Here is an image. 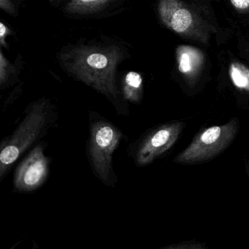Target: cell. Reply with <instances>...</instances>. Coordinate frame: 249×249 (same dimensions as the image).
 Returning a JSON list of instances; mask_svg holds the SVG:
<instances>
[{
    "mask_svg": "<svg viewBox=\"0 0 249 249\" xmlns=\"http://www.w3.org/2000/svg\"><path fill=\"white\" fill-rule=\"evenodd\" d=\"M186 125L183 121L173 120L148 129L129 148L135 164L144 167L164 155L180 138Z\"/></svg>",
    "mask_w": 249,
    "mask_h": 249,
    "instance_id": "obj_5",
    "label": "cell"
},
{
    "mask_svg": "<svg viewBox=\"0 0 249 249\" xmlns=\"http://www.w3.org/2000/svg\"><path fill=\"white\" fill-rule=\"evenodd\" d=\"M166 249H205L207 246L204 243L196 240L182 242L176 244L170 245L164 247Z\"/></svg>",
    "mask_w": 249,
    "mask_h": 249,
    "instance_id": "obj_13",
    "label": "cell"
},
{
    "mask_svg": "<svg viewBox=\"0 0 249 249\" xmlns=\"http://www.w3.org/2000/svg\"><path fill=\"white\" fill-rule=\"evenodd\" d=\"M56 1H57V0H50V2H56Z\"/></svg>",
    "mask_w": 249,
    "mask_h": 249,
    "instance_id": "obj_18",
    "label": "cell"
},
{
    "mask_svg": "<svg viewBox=\"0 0 249 249\" xmlns=\"http://www.w3.org/2000/svg\"><path fill=\"white\" fill-rule=\"evenodd\" d=\"M143 84L142 76L136 72H129L122 82V94L125 102L138 104L142 99Z\"/></svg>",
    "mask_w": 249,
    "mask_h": 249,
    "instance_id": "obj_8",
    "label": "cell"
},
{
    "mask_svg": "<svg viewBox=\"0 0 249 249\" xmlns=\"http://www.w3.org/2000/svg\"><path fill=\"white\" fill-rule=\"evenodd\" d=\"M239 130L240 122L237 117L224 124L201 129L173 161L179 164H196L210 161L222 154L232 143Z\"/></svg>",
    "mask_w": 249,
    "mask_h": 249,
    "instance_id": "obj_4",
    "label": "cell"
},
{
    "mask_svg": "<svg viewBox=\"0 0 249 249\" xmlns=\"http://www.w3.org/2000/svg\"><path fill=\"white\" fill-rule=\"evenodd\" d=\"M113 0H71L66 5L65 11L71 14H93L106 8Z\"/></svg>",
    "mask_w": 249,
    "mask_h": 249,
    "instance_id": "obj_9",
    "label": "cell"
},
{
    "mask_svg": "<svg viewBox=\"0 0 249 249\" xmlns=\"http://www.w3.org/2000/svg\"><path fill=\"white\" fill-rule=\"evenodd\" d=\"M123 58L116 46L78 47L62 56V65L78 80L106 96L119 115L129 112L122 106L120 91L116 85V68Z\"/></svg>",
    "mask_w": 249,
    "mask_h": 249,
    "instance_id": "obj_1",
    "label": "cell"
},
{
    "mask_svg": "<svg viewBox=\"0 0 249 249\" xmlns=\"http://www.w3.org/2000/svg\"><path fill=\"white\" fill-rule=\"evenodd\" d=\"M194 17L187 8L180 7L173 15L170 28L178 34H184L192 29Z\"/></svg>",
    "mask_w": 249,
    "mask_h": 249,
    "instance_id": "obj_11",
    "label": "cell"
},
{
    "mask_svg": "<svg viewBox=\"0 0 249 249\" xmlns=\"http://www.w3.org/2000/svg\"><path fill=\"white\" fill-rule=\"evenodd\" d=\"M178 71L185 77L194 81L202 66V53L191 46H182L177 49Z\"/></svg>",
    "mask_w": 249,
    "mask_h": 249,
    "instance_id": "obj_7",
    "label": "cell"
},
{
    "mask_svg": "<svg viewBox=\"0 0 249 249\" xmlns=\"http://www.w3.org/2000/svg\"><path fill=\"white\" fill-rule=\"evenodd\" d=\"M11 33L9 29L8 28L7 26H5L3 23L0 24V42H1V45L4 47L8 48L6 43H5V38H6L7 36Z\"/></svg>",
    "mask_w": 249,
    "mask_h": 249,
    "instance_id": "obj_16",
    "label": "cell"
},
{
    "mask_svg": "<svg viewBox=\"0 0 249 249\" xmlns=\"http://www.w3.org/2000/svg\"><path fill=\"white\" fill-rule=\"evenodd\" d=\"M178 0H160L159 13L162 22L170 28L172 18L175 13L180 8Z\"/></svg>",
    "mask_w": 249,
    "mask_h": 249,
    "instance_id": "obj_12",
    "label": "cell"
},
{
    "mask_svg": "<svg viewBox=\"0 0 249 249\" xmlns=\"http://www.w3.org/2000/svg\"><path fill=\"white\" fill-rule=\"evenodd\" d=\"M229 75L236 89L249 94V68L240 62H232L229 68Z\"/></svg>",
    "mask_w": 249,
    "mask_h": 249,
    "instance_id": "obj_10",
    "label": "cell"
},
{
    "mask_svg": "<svg viewBox=\"0 0 249 249\" xmlns=\"http://www.w3.org/2000/svg\"><path fill=\"white\" fill-rule=\"evenodd\" d=\"M123 137L118 126L96 112H91L87 157L94 176L106 186L113 187L117 183L113 154Z\"/></svg>",
    "mask_w": 249,
    "mask_h": 249,
    "instance_id": "obj_3",
    "label": "cell"
},
{
    "mask_svg": "<svg viewBox=\"0 0 249 249\" xmlns=\"http://www.w3.org/2000/svg\"><path fill=\"white\" fill-rule=\"evenodd\" d=\"M56 115L53 106L46 99H40L29 106L22 122L2 141L0 150V180H3L25 151L47 134L56 120Z\"/></svg>",
    "mask_w": 249,
    "mask_h": 249,
    "instance_id": "obj_2",
    "label": "cell"
},
{
    "mask_svg": "<svg viewBox=\"0 0 249 249\" xmlns=\"http://www.w3.org/2000/svg\"><path fill=\"white\" fill-rule=\"evenodd\" d=\"M50 160L45 154L44 143H39L18 164L14 177V190L29 193L41 187L49 176Z\"/></svg>",
    "mask_w": 249,
    "mask_h": 249,
    "instance_id": "obj_6",
    "label": "cell"
},
{
    "mask_svg": "<svg viewBox=\"0 0 249 249\" xmlns=\"http://www.w3.org/2000/svg\"><path fill=\"white\" fill-rule=\"evenodd\" d=\"M231 5L240 11L249 10V0H230Z\"/></svg>",
    "mask_w": 249,
    "mask_h": 249,
    "instance_id": "obj_15",
    "label": "cell"
},
{
    "mask_svg": "<svg viewBox=\"0 0 249 249\" xmlns=\"http://www.w3.org/2000/svg\"><path fill=\"white\" fill-rule=\"evenodd\" d=\"M0 7L8 14H13L15 13L14 5L11 3V0H0Z\"/></svg>",
    "mask_w": 249,
    "mask_h": 249,
    "instance_id": "obj_17",
    "label": "cell"
},
{
    "mask_svg": "<svg viewBox=\"0 0 249 249\" xmlns=\"http://www.w3.org/2000/svg\"><path fill=\"white\" fill-rule=\"evenodd\" d=\"M8 60L4 57L2 52L0 53V84L3 86L6 84L8 79Z\"/></svg>",
    "mask_w": 249,
    "mask_h": 249,
    "instance_id": "obj_14",
    "label": "cell"
},
{
    "mask_svg": "<svg viewBox=\"0 0 249 249\" xmlns=\"http://www.w3.org/2000/svg\"></svg>",
    "mask_w": 249,
    "mask_h": 249,
    "instance_id": "obj_19",
    "label": "cell"
}]
</instances>
